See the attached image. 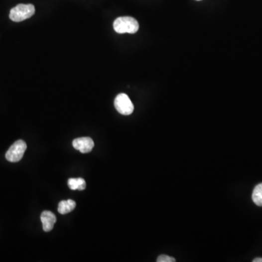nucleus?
Returning a JSON list of instances; mask_svg holds the SVG:
<instances>
[{
	"mask_svg": "<svg viewBox=\"0 0 262 262\" xmlns=\"http://www.w3.org/2000/svg\"><path fill=\"white\" fill-rule=\"evenodd\" d=\"M73 147L83 154L91 152L94 147V141L90 137H81L76 138L72 142Z\"/></svg>",
	"mask_w": 262,
	"mask_h": 262,
	"instance_id": "5",
	"label": "nucleus"
},
{
	"mask_svg": "<svg viewBox=\"0 0 262 262\" xmlns=\"http://www.w3.org/2000/svg\"><path fill=\"white\" fill-rule=\"evenodd\" d=\"M76 208L75 201L72 200H62L58 204V211L59 214L64 215L69 214L75 210Z\"/></svg>",
	"mask_w": 262,
	"mask_h": 262,
	"instance_id": "7",
	"label": "nucleus"
},
{
	"mask_svg": "<svg viewBox=\"0 0 262 262\" xmlns=\"http://www.w3.org/2000/svg\"><path fill=\"white\" fill-rule=\"evenodd\" d=\"M115 107L118 113L123 115H130L133 113L134 106L128 95H118L115 99Z\"/></svg>",
	"mask_w": 262,
	"mask_h": 262,
	"instance_id": "4",
	"label": "nucleus"
},
{
	"mask_svg": "<svg viewBox=\"0 0 262 262\" xmlns=\"http://www.w3.org/2000/svg\"><path fill=\"white\" fill-rule=\"evenodd\" d=\"M40 219L44 231L46 233L51 231L56 222V215L50 211H45L41 214Z\"/></svg>",
	"mask_w": 262,
	"mask_h": 262,
	"instance_id": "6",
	"label": "nucleus"
},
{
	"mask_svg": "<svg viewBox=\"0 0 262 262\" xmlns=\"http://www.w3.org/2000/svg\"><path fill=\"white\" fill-rule=\"evenodd\" d=\"M197 1H200V0H197Z\"/></svg>",
	"mask_w": 262,
	"mask_h": 262,
	"instance_id": "12",
	"label": "nucleus"
},
{
	"mask_svg": "<svg viewBox=\"0 0 262 262\" xmlns=\"http://www.w3.org/2000/svg\"><path fill=\"white\" fill-rule=\"evenodd\" d=\"M35 13V7L31 4H19L11 9L9 18L14 22H21L31 18Z\"/></svg>",
	"mask_w": 262,
	"mask_h": 262,
	"instance_id": "2",
	"label": "nucleus"
},
{
	"mask_svg": "<svg viewBox=\"0 0 262 262\" xmlns=\"http://www.w3.org/2000/svg\"><path fill=\"white\" fill-rule=\"evenodd\" d=\"M252 200L257 206L262 207V183L254 188Z\"/></svg>",
	"mask_w": 262,
	"mask_h": 262,
	"instance_id": "9",
	"label": "nucleus"
},
{
	"mask_svg": "<svg viewBox=\"0 0 262 262\" xmlns=\"http://www.w3.org/2000/svg\"><path fill=\"white\" fill-rule=\"evenodd\" d=\"M113 27L118 34H135L138 31L139 24L138 22L132 17H120L114 21Z\"/></svg>",
	"mask_w": 262,
	"mask_h": 262,
	"instance_id": "1",
	"label": "nucleus"
},
{
	"mask_svg": "<svg viewBox=\"0 0 262 262\" xmlns=\"http://www.w3.org/2000/svg\"><path fill=\"white\" fill-rule=\"evenodd\" d=\"M68 186L72 190H84L86 187V182L83 178H69Z\"/></svg>",
	"mask_w": 262,
	"mask_h": 262,
	"instance_id": "8",
	"label": "nucleus"
},
{
	"mask_svg": "<svg viewBox=\"0 0 262 262\" xmlns=\"http://www.w3.org/2000/svg\"><path fill=\"white\" fill-rule=\"evenodd\" d=\"M157 262H176V260H175L173 257H169V256L167 255H160L157 258Z\"/></svg>",
	"mask_w": 262,
	"mask_h": 262,
	"instance_id": "10",
	"label": "nucleus"
},
{
	"mask_svg": "<svg viewBox=\"0 0 262 262\" xmlns=\"http://www.w3.org/2000/svg\"><path fill=\"white\" fill-rule=\"evenodd\" d=\"M26 149H27V145L24 140H16L6 152V159L10 162H18L23 158Z\"/></svg>",
	"mask_w": 262,
	"mask_h": 262,
	"instance_id": "3",
	"label": "nucleus"
},
{
	"mask_svg": "<svg viewBox=\"0 0 262 262\" xmlns=\"http://www.w3.org/2000/svg\"><path fill=\"white\" fill-rule=\"evenodd\" d=\"M254 262H262V258H257L253 260Z\"/></svg>",
	"mask_w": 262,
	"mask_h": 262,
	"instance_id": "11",
	"label": "nucleus"
}]
</instances>
